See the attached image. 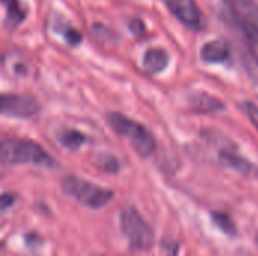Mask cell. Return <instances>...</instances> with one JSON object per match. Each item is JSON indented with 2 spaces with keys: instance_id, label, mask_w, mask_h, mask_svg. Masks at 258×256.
Here are the masks:
<instances>
[{
  "instance_id": "1",
  "label": "cell",
  "mask_w": 258,
  "mask_h": 256,
  "mask_svg": "<svg viewBox=\"0 0 258 256\" xmlns=\"http://www.w3.org/2000/svg\"><path fill=\"white\" fill-rule=\"evenodd\" d=\"M0 163L18 164L32 163L39 166H53V158L35 142L27 139H5L0 142Z\"/></svg>"
},
{
  "instance_id": "2",
  "label": "cell",
  "mask_w": 258,
  "mask_h": 256,
  "mask_svg": "<svg viewBox=\"0 0 258 256\" xmlns=\"http://www.w3.org/2000/svg\"><path fill=\"white\" fill-rule=\"evenodd\" d=\"M107 121L109 125L122 137H127L135 151L141 155V157H148L154 152L156 148V140L153 137V134L139 122L121 115V113H109L107 115Z\"/></svg>"
},
{
  "instance_id": "3",
  "label": "cell",
  "mask_w": 258,
  "mask_h": 256,
  "mask_svg": "<svg viewBox=\"0 0 258 256\" xmlns=\"http://www.w3.org/2000/svg\"><path fill=\"white\" fill-rule=\"evenodd\" d=\"M121 229H122L124 235L127 237L132 247H135L138 250H148L153 247L154 232L133 207L122 210Z\"/></svg>"
},
{
  "instance_id": "4",
  "label": "cell",
  "mask_w": 258,
  "mask_h": 256,
  "mask_svg": "<svg viewBox=\"0 0 258 256\" xmlns=\"http://www.w3.org/2000/svg\"><path fill=\"white\" fill-rule=\"evenodd\" d=\"M62 189L70 196L76 198L80 204L89 208H101L110 202L113 193L103 187L94 186L77 177H67L62 181Z\"/></svg>"
},
{
  "instance_id": "5",
  "label": "cell",
  "mask_w": 258,
  "mask_h": 256,
  "mask_svg": "<svg viewBox=\"0 0 258 256\" xmlns=\"http://www.w3.org/2000/svg\"><path fill=\"white\" fill-rule=\"evenodd\" d=\"M230 12L251 35L258 38V3L254 0H225Z\"/></svg>"
},
{
  "instance_id": "6",
  "label": "cell",
  "mask_w": 258,
  "mask_h": 256,
  "mask_svg": "<svg viewBox=\"0 0 258 256\" xmlns=\"http://www.w3.org/2000/svg\"><path fill=\"white\" fill-rule=\"evenodd\" d=\"M39 109L36 100L23 95H0V115L29 118L33 116Z\"/></svg>"
},
{
  "instance_id": "7",
  "label": "cell",
  "mask_w": 258,
  "mask_h": 256,
  "mask_svg": "<svg viewBox=\"0 0 258 256\" xmlns=\"http://www.w3.org/2000/svg\"><path fill=\"white\" fill-rule=\"evenodd\" d=\"M169 11L189 29L198 30L203 24V15L195 0H165Z\"/></svg>"
},
{
  "instance_id": "8",
  "label": "cell",
  "mask_w": 258,
  "mask_h": 256,
  "mask_svg": "<svg viewBox=\"0 0 258 256\" xmlns=\"http://www.w3.org/2000/svg\"><path fill=\"white\" fill-rule=\"evenodd\" d=\"M231 47L225 39H215L207 42L201 50V57L207 63H221L230 57Z\"/></svg>"
},
{
  "instance_id": "9",
  "label": "cell",
  "mask_w": 258,
  "mask_h": 256,
  "mask_svg": "<svg viewBox=\"0 0 258 256\" xmlns=\"http://www.w3.org/2000/svg\"><path fill=\"white\" fill-rule=\"evenodd\" d=\"M169 56L162 48H150L144 56V66L148 72L157 74L168 66Z\"/></svg>"
},
{
  "instance_id": "10",
  "label": "cell",
  "mask_w": 258,
  "mask_h": 256,
  "mask_svg": "<svg viewBox=\"0 0 258 256\" xmlns=\"http://www.w3.org/2000/svg\"><path fill=\"white\" fill-rule=\"evenodd\" d=\"M2 2H3V5L6 6V11H8L6 23L11 27H17L26 18L24 9L21 8L20 0H2Z\"/></svg>"
},
{
  "instance_id": "11",
  "label": "cell",
  "mask_w": 258,
  "mask_h": 256,
  "mask_svg": "<svg viewBox=\"0 0 258 256\" xmlns=\"http://www.w3.org/2000/svg\"><path fill=\"white\" fill-rule=\"evenodd\" d=\"M194 107L198 110V112H218L224 107V104L210 97V95H206V94H200L194 98Z\"/></svg>"
},
{
  "instance_id": "12",
  "label": "cell",
  "mask_w": 258,
  "mask_h": 256,
  "mask_svg": "<svg viewBox=\"0 0 258 256\" xmlns=\"http://www.w3.org/2000/svg\"><path fill=\"white\" fill-rule=\"evenodd\" d=\"M221 160H222L225 164H228V166L234 167V169H236V170H239V172L251 174V170H252L251 163H248L246 160H243L242 157H239V155H236V154H233V152L224 151V152L221 154Z\"/></svg>"
},
{
  "instance_id": "13",
  "label": "cell",
  "mask_w": 258,
  "mask_h": 256,
  "mask_svg": "<svg viewBox=\"0 0 258 256\" xmlns=\"http://www.w3.org/2000/svg\"><path fill=\"white\" fill-rule=\"evenodd\" d=\"M212 217H213L215 223L225 234H228V235H234L236 234V225H234V222L231 220V217L228 214H225V213H213Z\"/></svg>"
},
{
  "instance_id": "14",
  "label": "cell",
  "mask_w": 258,
  "mask_h": 256,
  "mask_svg": "<svg viewBox=\"0 0 258 256\" xmlns=\"http://www.w3.org/2000/svg\"><path fill=\"white\" fill-rule=\"evenodd\" d=\"M60 142L67 146V148H79L83 142H85V136L80 131H67L62 134Z\"/></svg>"
},
{
  "instance_id": "15",
  "label": "cell",
  "mask_w": 258,
  "mask_h": 256,
  "mask_svg": "<svg viewBox=\"0 0 258 256\" xmlns=\"http://www.w3.org/2000/svg\"><path fill=\"white\" fill-rule=\"evenodd\" d=\"M98 164L106 170V172H116L118 170V167H119V164H118V161L113 158V157H101L100 158V161H98Z\"/></svg>"
},
{
  "instance_id": "16",
  "label": "cell",
  "mask_w": 258,
  "mask_h": 256,
  "mask_svg": "<svg viewBox=\"0 0 258 256\" xmlns=\"http://www.w3.org/2000/svg\"><path fill=\"white\" fill-rule=\"evenodd\" d=\"M243 107H245V112H246L248 118L251 119V122L254 124V127L258 130V107L255 104H252V103H245Z\"/></svg>"
},
{
  "instance_id": "17",
  "label": "cell",
  "mask_w": 258,
  "mask_h": 256,
  "mask_svg": "<svg viewBox=\"0 0 258 256\" xmlns=\"http://www.w3.org/2000/svg\"><path fill=\"white\" fill-rule=\"evenodd\" d=\"M65 38H67V41L70 42V44H73V45H77L80 41H82V35L76 30V29H67L65 30Z\"/></svg>"
},
{
  "instance_id": "18",
  "label": "cell",
  "mask_w": 258,
  "mask_h": 256,
  "mask_svg": "<svg viewBox=\"0 0 258 256\" xmlns=\"http://www.w3.org/2000/svg\"><path fill=\"white\" fill-rule=\"evenodd\" d=\"M14 204V196L11 193H3L0 195V210H6Z\"/></svg>"
},
{
  "instance_id": "19",
  "label": "cell",
  "mask_w": 258,
  "mask_h": 256,
  "mask_svg": "<svg viewBox=\"0 0 258 256\" xmlns=\"http://www.w3.org/2000/svg\"><path fill=\"white\" fill-rule=\"evenodd\" d=\"M132 30L136 33V35H142L145 32V27H144V23L139 21V20H135L132 21Z\"/></svg>"
},
{
  "instance_id": "20",
  "label": "cell",
  "mask_w": 258,
  "mask_h": 256,
  "mask_svg": "<svg viewBox=\"0 0 258 256\" xmlns=\"http://www.w3.org/2000/svg\"><path fill=\"white\" fill-rule=\"evenodd\" d=\"M0 247H2V246H0Z\"/></svg>"
},
{
  "instance_id": "21",
  "label": "cell",
  "mask_w": 258,
  "mask_h": 256,
  "mask_svg": "<svg viewBox=\"0 0 258 256\" xmlns=\"http://www.w3.org/2000/svg\"><path fill=\"white\" fill-rule=\"evenodd\" d=\"M98 256H100V255H98Z\"/></svg>"
}]
</instances>
